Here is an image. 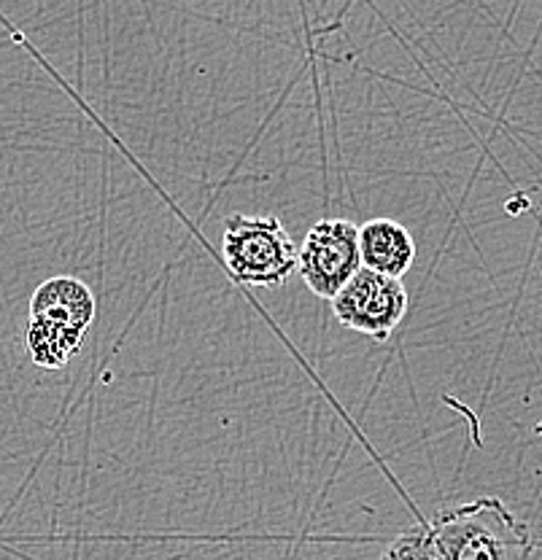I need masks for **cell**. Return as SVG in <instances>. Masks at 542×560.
<instances>
[{
    "mask_svg": "<svg viewBox=\"0 0 542 560\" xmlns=\"http://www.w3.org/2000/svg\"><path fill=\"white\" fill-rule=\"evenodd\" d=\"M427 525L437 560H532L534 556L529 525L494 495L437 512Z\"/></svg>",
    "mask_w": 542,
    "mask_h": 560,
    "instance_id": "obj_1",
    "label": "cell"
},
{
    "mask_svg": "<svg viewBox=\"0 0 542 560\" xmlns=\"http://www.w3.org/2000/svg\"><path fill=\"white\" fill-rule=\"evenodd\" d=\"M95 320V294L84 280L57 276L44 280L31 296L25 348L41 370H62L81 350Z\"/></svg>",
    "mask_w": 542,
    "mask_h": 560,
    "instance_id": "obj_2",
    "label": "cell"
},
{
    "mask_svg": "<svg viewBox=\"0 0 542 560\" xmlns=\"http://www.w3.org/2000/svg\"><path fill=\"white\" fill-rule=\"evenodd\" d=\"M297 256L300 248L276 215H227L221 259L238 283L278 289L297 270Z\"/></svg>",
    "mask_w": 542,
    "mask_h": 560,
    "instance_id": "obj_3",
    "label": "cell"
},
{
    "mask_svg": "<svg viewBox=\"0 0 542 560\" xmlns=\"http://www.w3.org/2000/svg\"><path fill=\"white\" fill-rule=\"evenodd\" d=\"M337 324L359 335L387 342L407 315V291L402 278L383 276L376 270H361L337 291L332 300Z\"/></svg>",
    "mask_w": 542,
    "mask_h": 560,
    "instance_id": "obj_4",
    "label": "cell"
},
{
    "mask_svg": "<svg viewBox=\"0 0 542 560\" xmlns=\"http://www.w3.org/2000/svg\"><path fill=\"white\" fill-rule=\"evenodd\" d=\"M359 270V226L354 221L322 219L308 230L297 256V272L311 294L332 302Z\"/></svg>",
    "mask_w": 542,
    "mask_h": 560,
    "instance_id": "obj_5",
    "label": "cell"
},
{
    "mask_svg": "<svg viewBox=\"0 0 542 560\" xmlns=\"http://www.w3.org/2000/svg\"><path fill=\"white\" fill-rule=\"evenodd\" d=\"M361 267L402 278L416 261V241L394 219H370L359 226Z\"/></svg>",
    "mask_w": 542,
    "mask_h": 560,
    "instance_id": "obj_6",
    "label": "cell"
},
{
    "mask_svg": "<svg viewBox=\"0 0 542 560\" xmlns=\"http://www.w3.org/2000/svg\"><path fill=\"white\" fill-rule=\"evenodd\" d=\"M378 560H437L429 525L422 521L418 525H413V528L402 530L400 536H394V539L383 547L381 558Z\"/></svg>",
    "mask_w": 542,
    "mask_h": 560,
    "instance_id": "obj_7",
    "label": "cell"
}]
</instances>
